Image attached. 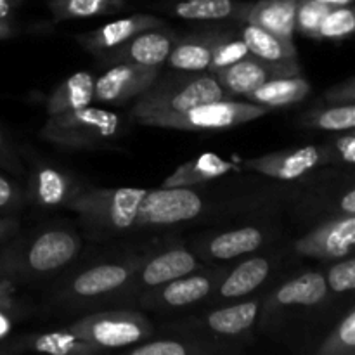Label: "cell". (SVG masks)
<instances>
[{
  "label": "cell",
  "instance_id": "cell-1",
  "mask_svg": "<svg viewBox=\"0 0 355 355\" xmlns=\"http://www.w3.org/2000/svg\"><path fill=\"white\" fill-rule=\"evenodd\" d=\"M227 94L222 89L214 73L179 71L156 76L146 92L135 99L132 118L141 123L144 118L155 114L179 113L198 104L225 99Z\"/></svg>",
  "mask_w": 355,
  "mask_h": 355
},
{
  "label": "cell",
  "instance_id": "cell-2",
  "mask_svg": "<svg viewBox=\"0 0 355 355\" xmlns=\"http://www.w3.org/2000/svg\"><path fill=\"white\" fill-rule=\"evenodd\" d=\"M144 194L146 189L141 187L82 189L68 208L78 214L80 224L92 238H111L135 227Z\"/></svg>",
  "mask_w": 355,
  "mask_h": 355
},
{
  "label": "cell",
  "instance_id": "cell-3",
  "mask_svg": "<svg viewBox=\"0 0 355 355\" xmlns=\"http://www.w3.org/2000/svg\"><path fill=\"white\" fill-rule=\"evenodd\" d=\"M121 114L96 106L51 114L40 137L61 149H99L123 134Z\"/></svg>",
  "mask_w": 355,
  "mask_h": 355
},
{
  "label": "cell",
  "instance_id": "cell-4",
  "mask_svg": "<svg viewBox=\"0 0 355 355\" xmlns=\"http://www.w3.org/2000/svg\"><path fill=\"white\" fill-rule=\"evenodd\" d=\"M269 111L267 107L250 103V101L241 103V101H231L225 97V99L198 104L179 113L155 114V116L144 118L141 123L148 127L184 132H222L238 127V125L250 123Z\"/></svg>",
  "mask_w": 355,
  "mask_h": 355
},
{
  "label": "cell",
  "instance_id": "cell-5",
  "mask_svg": "<svg viewBox=\"0 0 355 355\" xmlns=\"http://www.w3.org/2000/svg\"><path fill=\"white\" fill-rule=\"evenodd\" d=\"M69 331L99 349H123L137 345L153 335L148 318L134 311H107L85 315L69 326Z\"/></svg>",
  "mask_w": 355,
  "mask_h": 355
},
{
  "label": "cell",
  "instance_id": "cell-6",
  "mask_svg": "<svg viewBox=\"0 0 355 355\" xmlns=\"http://www.w3.org/2000/svg\"><path fill=\"white\" fill-rule=\"evenodd\" d=\"M203 210V200L189 187H159L146 191L137 208L135 227L172 225L196 218Z\"/></svg>",
  "mask_w": 355,
  "mask_h": 355
},
{
  "label": "cell",
  "instance_id": "cell-7",
  "mask_svg": "<svg viewBox=\"0 0 355 355\" xmlns=\"http://www.w3.org/2000/svg\"><path fill=\"white\" fill-rule=\"evenodd\" d=\"M214 75L227 96L246 97L269 80L302 75V66L298 58L288 61H267L253 54H246L239 61L214 71Z\"/></svg>",
  "mask_w": 355,
  "mask_h": 355
},
{
  "label": "cell",
  "instance_id": "cell-8",
  "mask_svg": "<svg viewBox=\"0 0 355 355\" xmlns=\"http://www.w3.org/2000/svg\"><path fill=\"white\" fill-rule=\"evenodd\" d=\"M158 75L159 68L128 64V62L111 64L99 78H96L94 103L121 106L135 101L149 89Z\"/></svg>",
  "mask_w": 355,
  "mask_h": 355
},
{
  "label": "cell",
  "instance_id": "cell-9",
  "mask_svg": "<svg viewBox=\"0 0 355 355\" xmlns=\"http://www.w3.org/2000/svg\"><path fill=\"white\" fill-rule=\"evenodd\" d=\"M326 163H331V156L326 146H302L245 159L243 166L250 172H257L270 179L293 180Z\"/></svg>",
  "mask_w": 355,
  "mask_h": 355
},
{
  "label": "cell",
  "instance_id": "cell-10",
  "mask_svg": "<svg viewBox=\"0 0 355 355\" xmlns=\"http://www.w3.org/2000/svg\"><path fill=\"white\" fill-rule=\"evenodd\" d=\"M177 33L166 26L151 28L128 38L113 51L99 55V61L104 64H116V62H128V64L149 66L159 68L166 62L170 51L177 42Z\"/></svg>",
  "mask_w": 355,
  "mask_h": 355
},
{
  "label": "cell",
  "instance_id": "cell-11",
  "mask_svg": "<svg viewBox=\"0 0 355 355\" xmlns=\"http://www.w3.org/2000/svg\"><path fill=\"white\" fill-rule=\"evenodd\" d=\"M355 245V215H340L322 222L295 245L300 255L318 260H340L352 255Z\"/></svg>",
  "mask_w": 355,
  "mask_h": 355
},
{
  "label": "cell",
  "instance_id": "cell-12",
  "mask_svg": "<svg viewBox=\"0 0 355 355\" xmlns=\"http://www.w3.org/2000/svg\"><path fill=\"white\" fill-rule=\"evenodd\" d=\"M80 248L82 241L73 231L49 229L30 243L24 253V263L33 272H55L75 260Z\"/></svg>",
  "mask_w": 355,
  "mask_h": 355
},
{
  "label": "cell",
  "instance_id": "cell-13",
  "mask_svg": "<svg viewBox=\"0 0 355 355\" xmlns=\"http://www.w3.org/2000/svg\"><path fill=\"white\" fill-rule=\"evenodd\" d=\"M165 26V21L151 14H132V16L121 17V19L111 21L97 30L87 31V33L76 35V44L85 49L92 55H103L113 51L114 47L127 42L128 38L135 37L137 33L151 28Z\"/></svg>",
  "mask_w": 355,
  "mask_h": 355
},
{
  "label": "cell",
  "instance_id": "cell-14",
  "mask_svg": "<svg viewBox=\"0 0 355 355\" xmlns=\"http://www.w3.org/2000/svg\"><path fill=\"white\" fill-rule=\"evenodd\" d=\"M80 191L78 182L64 170L54 165H35L28 177L26 198L42 208H68Z\"/></svg>",
  "mask_w": 355,
  "mask_h": 355
},
{
  "label": "cell",
  "instance_id": "cell-15",
  "mask_svg": "<svg viewBox=\"0 0 355 355\" xmlns=\"http://www.w3.org/2000/svg\"><path fill=\"white\" fill-rule=\"evenodd\" d=\"M215 286L214 277L208 274H186L177 279L156 286L153 293L144 298L142 304L149 309H182L198 304L211 293Z\"/></svg>",
  "mask_w": 355,
  "mask_h": 355
},
{
  "label": "cell",
  "instance_id": "cell-16",
  "mask_svg": "<svg viewBox=\"0 0 355 355\" xmlns=\"http://www.w3.org/2000/svg\"><path fill=\"white\" fill-rule=\"evenodd\" d=\"M132 272L130 263H99L78 274L73 279L71 291L82 298L103 297L125 286Z\"/></svg>",
  "mask_w": 355,
  "mask_h": 355
},
{
  "label": "cell",
  "instance_id": "cell-17",
  "mask_svg": "<svg viewBox=\"0 0 355 355\" xmlns=\"http://www.w3.org/2000/svg\"><path fill=\"white\" fill-rule=\"evenodd\" d=\"M298 0H259L250 2L245 23L257 24L284 40L295 37V14Z\"/></svg>",
  "mask_w": 355,
  "mask_h": 355
},
{
  "label": "cell",
  "instance_id": "cell-18",
  "mask_svg": "<svg viewBox=\"0 0 355 355\" xmlns=\"http://www.w3.org/2000/svg\"><path fill=\"white\" fill-rule=\"evenodd\" d=\"M200 269L196 257L184 248H172L153 257L141 269V283L144 288H156L180 276Z\"/></svg>",
  "mask_w": 355,
  "mask_h": 355
},
{
  "label": "cell",
  "instance_id": "cell-19",
  "mask_svg": "<svg viewBox=\"0 0 355 355\" xmlns=\"http://www.w3.org/2000/svg\"><path fill=\"white\" fill-rule=\"evenodd\" d=\"M218 31L187 35L177 38L165 64L177 71H208L211 62V49Z\"/></svg>",
  "mask_w": 355,
  "mask_h": 355
},
{
  "label": "cell",
  "instance_id": "cell-20",
  "mask_svg": "<svg viewBox=\"0 0 355 355\" xmlns=\"http://www.w3.org/2000/svg\"><path fill=\"white\" fill-rule=\"evenodd\" d=\"M311 82L302 75L283 76V78H274L262 83L253 92H250L246 99L250 103L267 107V110H274V107H284L302 103L311 94Z\"/></svg>",
  "mask_w": 355,
  "mask_h": 355
},
{
  "label": "cell",
  "instance_id": "cell-21",
  "mask_svg": "<svg viewBox=\"0 0 355 355\" xmlns=\"http://www.w3.org/2000/svg\"><path fill=\"white\" fill-rule=\"evenodd\" d=\"M236 170L234 163L214 155V153H205L198 158L189 159L182 163L173 173H170L162 184L163 187H193L208 180L218 179V177L227 175L229 172Z\"/></svg>",
  "mask_w": 355,
  "mask_h": 355
},
{
  "label": "cell",
  "instance_id": "cell-22",
  "mask_svg": "<svg viewBox=\"0 0 355 355\" xmlns=\"http://www.w3.org/2000/svg\"><path fill=\"white\" fill-rule=\"evenodd\" d=\"M94 83L96 76L89 71L73 73L59 83L47 99V114H59L64 111L78 110L94 103Z\"/></svg>",
  "mask_w": 355,
  "mask_h": 355
},
{
  "label": "cell",
  "instance_id": "cell-23",
  "mask_svg": "<svg viewBox=\"0 0 355 355\" xmlns=\"http://www.w3.org/2000/svg\"><path fill=\"white\" fill-rule=\"evenodd\" d=\"M250 2L238 0H179L170 12L187 21H245Z\"/></svg>",
  "mask_w": 355,
  "mask_h": 355
},
{
  "label": "cell",
  "instance_id": "cell-24",
  "mask_svg": "<svg viewBox=\"0 0 355 355\" xmlns=\"http://www.w3.org/2000/svg\"><path fill=\"white\" fill-rule=\"evenodd\" d=\"M270 274V262L263 257H252L239 263L234 270H231L229 276L218 286V297L234 300L245 295L252 293L259 286H262L263 281Z\"/></svg>",
  "mask_w": 355,
  "mask_h": 355
},
{
  "label": "cell",
  "instance_id": "cell-25",
  "mask_svg": "<svg viewBox=\"0 0 355 355\" xmlns=\"http://www.w3.org/2000/svg\"><path fill=\"white\" fill-rule=\"evenodd\" d=\"M266 241L263 231L259 227H239L222 232L210 239L207 253L214 260H232L259 250Z\"/></svg>",
  "mask_w": 355,
  "mask_h": 355
},
{
  "label": "cell",
  "instance_id": "cell-26",
  "mask_svg": "<svg viewBox=\"0 0 355 355\" xmlns=\"http://www.w3.org/2000/svg\"><path fill=\"white\" fill-rule=\"evenodd\" d=\"M326 295H328L326 277L321 272H307L284 283L274 295V304L281 307H288V305L312 307V305L321 304Z\"/></svg>",
  "mask_w": 355,
  "mask_h": 355
},
{
  "label": "cell",
  "instance_id": "cell-27",
  "mask_svg": "<svg viewBox=\"0 0 355 355\" xmlns=\"http://www.w3.org/2000/svg\"><path fill=\"white\" fill-rule=\"evenodd\" d=\"M23 347L26 350L49 355H92L103 352V349L80 338L69 329L30 335L23 340Z\"/></svg>",
  "mask_w": 355,
  "mask_h": 355
},
{
  "label": "cell",
  "instance_id": "cell-28",
  "mask_svg": "<svg viewBox=\"0 0 355 355\" xmlns=\"http://www.w3.org/2000/svg\"><path fill=\"white\" fill-rule=\"evenodd\" d=\"M241 38L245 40L250 54L267 61H288L298 58L293 40H284L257 24L246 23L241 30Z\"/></svg>",
  "mask_w": 355,
  "mask_h": 355
},
{
  "label": "cell",
  "instance_id": "cell-29",
  "mask_svg": "<svg viewBox=\"0 0 355 355\" xmlns=\"http://www.w3.org/2000/svg\"><path fill=\"white\" fill-rule=\"evenodd\" d=\"M259 302H241L211 312L207 318L208 328L222 336H238L248 331L259 318Z\"/></svg>",
  "mask_w": 355,
  "mask_h": 355
},
{
  "label": "cell",
  "instance_id": "cell-30",
  "mask_svg": "<svg viewBox=\"0 0 355 355\" xmlns=\"http://www.w3.org/2000/svg\"><path fill=\"white\" fill-rule=\"evenodd\" d=\"M54 21L110 16L127 9V0H47Z\"/></svg>",
  "mask_w": 355,
  "mask_h": 355
},
{
  "label": "cell",
  "instance_id": "cell-31",
  "mask_svg": "<svg viewBox=\"0 0 355 355\" xmlns=\"http://www.w3.org/2000/svg\"><path fill=\"white\" fill-rule=\"evenodd\" d=\"M300 123L307 128H318L326 132L354 130L355 104H331V106L315 107L307 111L300 118Z\"/></svg>",
  "mask_w": 355,
  "mask_h": 355
},
{
  "label": "cell",
  "instance_id": "cell-32",
  "mask_svg": "<svg viewBox=\"0 0 355 355\" xmlns=\"http://www.w3.org/2000/svg\"><path fill=\"white\" fill-rule=\"evenodd\" d=\"M246 54H250V51L241 35L236 37L232 33H220L218 31L217 38L214 42V49H211V62L208 71L214 73L217 69L225 68V66L245 58Z\"/></svg>",
  "mask_w": 355,
  "mask_h": 355
},
{
  "label": "cell",
  "instance_id": "cell-33",
  "mask_svg": "<svg viewBox=\"0 0 355 355\" xmlns=\"http://www.w3.org/2000/svg\"><path fill=\"white\" fill-rule=\"evenodd\" d=\"M319 355H354L355 354V312L350 311L336 324L331 335L322 342Z\"/></svg>",
  "mask_w": 355,
  "mask_h": 355
},
{
  "label": "cell",
  "instance_id": "cell-34",
  "mask_svg": "<svg viewBox=\"0 0 355 355\" xmlns=\"http://www.w3.org/2000/svg\"><path fill=\"white\" fill-rule=\"evenodd\" d=\"M355 30V14L352 6L331 7L319 28V40H343Z\"/></svg>",
  "mask_w": 355,
  "mask_h": 355
},
{
  "label": "cell",
  "instance_id": "cell-35",
  "mask_svg": "<svg viewBox=\"0 0 355 355\" xmlns=\"http://www.w3.org/2000/svg\"><path fill=\"white\" fill-rule=\"evenodd\" d=\"M331 6L314 2V0H298L297 14H295V31L307 38L319 40V28L324 21Z\"/></svg>",
  "mask_w": 355,
  "mask_h": 355
},
{
  "label": "cell",
  "instance_id": "cell-36",
  "mask_svg": "<svg viewBox=\"0 0 355 355\" xmlns=\"http://www.w3.org/2000/svg\"><path fill=\"white\" fill-rule=\"evenodd\" d=\"M23 315V305L14 297L9 283H0V342L12 331L14 322Z\"/></svg>",
  "mask_w": 355,
  "mask_h": 355
},
{
  "label": "cell",
  "instance_id": "cell-37",
  "mask_svg": "<svg viewBox=\"0 0 355 355\" xmlns=\"http://www.w3.org/2000/svg\"><path fill=\"white\" fill-rule=\"evenodd\" d=\"M194 352H200V350L193 349L189 343L182 342V340L165 338L132 345V349L128 350V355H187Z\"/></svg>",
  "mask_w": 355,
  "mask_h": 355
},
{
  "label": "cell",
  "instance_id": "cell-38",
  "mask_svg": "<svg viewBox=\"0 0 355 355\" xmlns=\"http://www.w3.org/2000/svg\"><path fill=\"white\" fill-rule=\"evenodd\" d=\"M328 290L335 293H347L355 288V260L352 257L340 259L335 266L329 267L328 277H326Z\"/></svg>",
  "mask_w": 355,
  "mask_h": 355
},
{
  "label": "cell",
  "instance_id": "cell-39",
  "mask_svg": "<svg viewBox=\"0 0 355 355\" xmlns=\"http://www.w3.org/2000/svg\"><path fill=\"white\" fill-rule=\"evenodd\" d=\"M331 156V162L354 165L355 163V135L354 130H345V134L335 137L331 146H326Z\"/></svg>",
  "mask_w": 355,
  "mask_h": 355
},
{
  "label": "cell",
  "instance_id": "cell-40",
  "mask_svg": "<svg viewBox=\"0 0 355 355\" xmlns=\"http://www.w3.org/2000/svg\"><path fill=\"white\" fill-rule=\"evenodd\" d=\"M21 201H23V193L19 186L0 173V214L16 210L21 207Z\"/></svg>",
  "mask_w": 355,
  "mask_h": 355
},
{
  "label": "cell",
  "instance_id": "cell-41",
  "mask_svg": "<svg viewBox=\"0 0 355 355\" xmlns=\"http://www.w3.org/2000/svg\"><path fill=\"white\" fill-rule=\"evenodd\" d=\"M0 168L12 173V175L23 173V165H21L19 158H17L16 149L10 146V142L7 141L2 130H0Z\"/></svg>",
  "mask_w": 355,
  "mask_h": 355
},
{
  "label": "cell",
  "instance_id": "cell-42",
  "mask_svg": "<svg viewBox=\"0 0 355 355\" xmlns=\"http://www.w3.org/2000/svg\"><path fill=\"white\" fill-rule=\"evenodd\" d=\"M355 97V85L354 78L347 80L345 83H340V85L333 87L326 92L324 99L329 101V104H349L354 103Z\"/></svg>",
  "mask_w": 355,
  "mask_h": 355
},
{
  "label": "cell",
  "instance_id": "cell-43",
  "mask_svg": "<svg viewBox=\"0 0 355 355\" xmlns=\"http://www.w3.org/2000/svg\"><path fill=\"white\" fill-rule=\"evenodd\" d=\"M17 21L14 16H0V40H7L17 35Z\"/></svg>",
  "mask_w": 355,
  "mask_h": 355
},
{
  "label": "cell",
  "instance_id": "cell-44",
  "mask_svg": "<svg viewBox=\"0 0 355 355\" xmlns=\"http://www.w3.org/2000/svg\"><path fill=\"white\" fill-rule=\"evenodd\" d=\"M17 231V220L0 215V243L6 241L10 234Z\"/></svg>",
  "mask_w": 355,
  "mask_h": 355
},
{
  "label": "cell",
  "instance_id": "cell-45",
  "mask_svg": "<svg viewBox=\"0 0 355 355\" xmlns=\"http://www.w3.org/2000/svg\"><path fill=\"white\" fill-rule=\"evenodd\" d=\"M340 211L342 215H355V191L349 189L340 200Z\"/></svg>",
  "mask_w": 355,
  "mask_h": 355
},
{
  "label": "cell",
  "instance_id": "cell-46",
  "mask_svg": "<svg viewBox=\"0 0 355 355\" xmlns=\"http://www.w3.org/2000/svg\"><path fill=\"white\" fill-rule=\"evenodd\" d=\"M24 0H0V16H14Z\"/></svg>",
  "mask_w": 355,
  "mask_h": 355
},
{
  "label": "cell",
  "instance_id": "cell-47",
  "mask_svg": "<svg viewBox=\"0 0 355 355\" xmlns=\"http://www.w3.org/2000/svg\"><path fill=\"white\" fill-rule=\"evenodd\" d=\"M314 2L326 3V6H331V7H340V6H352L354 0H314Z\"/></svg>",
  "mask_w": 355,
  "mask_h": 355
}]
</instances>
